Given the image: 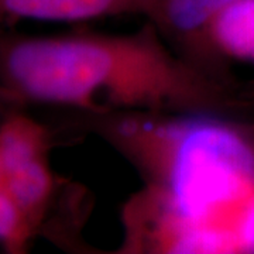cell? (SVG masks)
Here are the masks:
<instances>
[{
    "label": "cell",
    "instance_id": "9",
    "mask_svg": "<svg viewBox=\"0 0 254 254\" xmlns=\"http://www.w3.org/2000/svg\"><path fill=\"white\" fill-rule=\"evenodd\" d=\"M136 1L138 13H141V14H144L145 17H148L161 0H136Z\"/></svg>",
    "mask_w": 254,
    "mask_h": 254
},
{
    "label": "cell",
    "instance_id": "6",
    "mask_svg": "<svg viewBox=\"0 0 254 254\" xmlns=\"http://www.w3.org/2000/svg\"><path fill=\"white\" fill-rule=\"evenodd\" d=\"M208 43L218 57L254 63V0H236L222 10L209 27Z\"/></svg>",
    "mask_w": 254,
    "mask_h": 254
},
{
    "label": "cell",
    "instance_id": "8",
    "mask_svg": "<svg viewBox=\"0 0 254 254\" xmlns=\"http://www.w3.org/2000/svg\"><path fill=\"white\" fill-rule=\"evenodd\" d=\"M36 237L9 190L0 185V246L10 254L26 253Z\"/></svg>",
    "mask_w": 254,
    "mask_h": 254
},
{
    "label": "cell",
    "instance_id": "7",
    "mask_svg": "<svg viewBox=\"0 0 254 254\" xmlns=\"http://www.w3.org/2000/svg\"><path fill=\"white\" fill-rule=\"evenodd\" d=\"M51 133L43 123L21 112L0 118V154L6 170L31 158L50 154Z\"/></svg>",
    "mask_w": 254,
    "mask_h": 254
},
{
    "label": "cell",
    "instance_id": "2",
    "mask_svg": "<svg viewBox=\"0 0 254 254\" xmlns=\"http://www.w3.org/2000/svg\"><path fill=\"white\" fill-rule=\"evenodd\" d=\"M0 99L71 108L86 116H219L247 106L225 73L180 54L150 20L130 34L0 31Z\"/></svg>",
    "mask_w": 254,
    "mask_h": 254
},
{
    "label": "cell",
    "instance_id": "5",
    "mask_svg": "<svg viewBox=\"0 0 254 254\" xmlns=\"http://www.w3.org/2000/svg\"><path fill=\"white\" fill-rule=\"evenodd\" d=\"M4 187L38 236L48 220L58 187L48 155L31 158L7 168Z\"/></svg>",
    "mask_w": 254,
    "mask_h": 254
},
{
    "label": "cell",
    "instance_id": "4",
    "mask_svg": "<svg viewBox=\"0 0 254 254\" xmlns=\"http://www.w3.org/2000/svg\"><path fill=\"white\" fill-rule=\"evenodd\" d=\"M126 13H138L136 0H0V21L18 20L81 23Z\"/></svg>",
    "mask_w": 254,
    "mask_h": 254
},
{
    "label": "cell",
    "instance_id": "3",
    "mask_svg": "<svg viewBox=\"0 0 254 254\" xmlns=\"http://www.w3.org/2000/svg\"><path fill=\"white\" fill-rule=\"evenodd\" d=\"M236 0H161L147 17L181 54L206 68H218L208 43V30L222 10Z\"/></svg>",
    "mask_w": 254,
    "mask_h": 254
},
{
    "label": "cell",
    "instance_id": "1",
    "mask_svg": "<svg viewBox=\"0 0 254 254\" xmlns=\"http://www.w3.org/2000/svg\"><path fill=\"white\" fill-rule=\"evenodd\" d=\"M141 174L123 253H254V141L218 115L83 116Z\"/></svg>",
    "mask_w": 254,
    "mask_h": 254
},
{
    "label": "cell",
    "instance_id": "11",
    "mask_svg": "<svg viewBox=\"0 0 254 254\" xmlns=\"http://www.w3.org/2000/svg\"><path fill=\"white\" fill-rule=\"evenodd\" d=\"M246 100H247V105H252V106H254V88H253V91L249 92V95H247Z\"/></svg>",
    "mask_w": 254,
    "mask_h": 254
},
{
    "label": "cell",
    "instance_id": "10",
    "mask_svg": "<svg viewBox=\"0 0 254 254\" xmlns=\"http://www.w3.org/2000/svg\"><path fill=\"white\" fill-rule=\"evenodd\" d=\"M0 185H4V164L1 154H0Z\"/></svg>",
    "mask_w": 254,
    "mask_h": 254
}]
</instances>
